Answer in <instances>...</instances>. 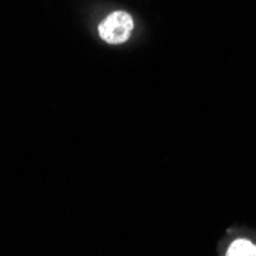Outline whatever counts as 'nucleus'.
<instances>
[{"mask_svg":"<svg viewBox=\"0 0 256 256\" xmlns=\"http://www.w3.org/2000/svg\"><path fill=\"white\" fill-rule=\"evenodd\" d=\"M134 26V17L128 11L118 10L103 18L98 25V36L109 44H123L130 38Z\"/></svg>","mask_w":256,"mask_h":256,"instance_id":"1","label":"nucleus"},{"mask_svg":"<svg viewBox=\"0 0 256 256\" xmlns=\"http://www.w3.org/2000/svg\"><path fill=\"white\" fill-rule=\"evenodd\" d=\"M226 254L227 256H256V244L247 238H238L227 247Z\"/></svg>","mask_w":256,"mask_h":256,"instance_id":"2","label":"nucleus"}]
</instances>
